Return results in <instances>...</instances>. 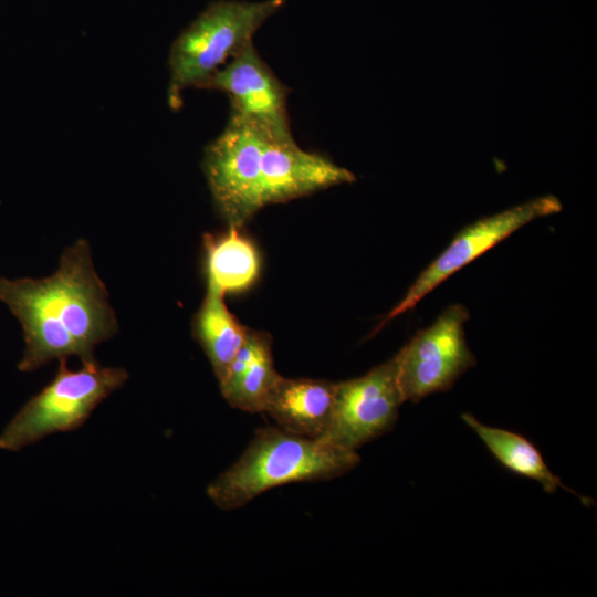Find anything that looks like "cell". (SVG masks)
<instances>
[{"instance_id": "obj_15", "label": "cell", "mask_w": 597, "mask_h": 597, "mask_svg": "<svg viewBox=\"0 0 597 597\" xmlns=\"http://www.w3.org/2000/svg\"><path fill=\"white\" fill-rule=\"evenodd\" d=\"M243 326L229 311L224 296L207 291L193 315L192 337L205 352L212 370L220 381L247 337Z\"/></svg>"}, {"instance_id": "obj_3", "label": "cell", "mask_w": 597, "mask_h": 597, "mask_svg": "<svg viewBox=\"0 0 597 597\" xmlns=\"http://www.w3.org/2000/svg\"><path fill=\"white\" fill-rule=\"evenodd\" d=\"M284 0H217L208 4L171 44L168 103L181 105V94L202 85L230 60L253 44L255 32Z\"/></svg>"}, {"instance_id": "obj_14", "label": "cell", "mask_w": 597, "mask_h": 597, "mask_svg": "<svg viewBox=\"0 0 597 597\" xmlns=\"http://www.w3.org/2000/svg\"><path fill=\"white\" fill-rule=\"evenodd\" d=\"M461 419L509 471L538 482L547 493H554L562 488L577 496L585 506L593 505L591 499L582 496L563 484L546 465L538 449L525 437L506 429L486 426L468 412L462 413Z\"/></svg>"}, {"instance_id": "obj_7", "label": "cell", "mask_w": 597, "mask_h": 597, "mask_svg": "<svg viewBox=\"0 0 597 597\" xmlns=\"http://www.w3.org/2000/svg\"><path fill=\"white\" fill-rule=\"evenodd\" d=\"M562 209L552 195L534 198L481 218L460 230L451 243L418 275L404 298L383 318L373 335L400 314L415 307L439 284L528 222Z\"/></svg>"}, {"instance_id": "obj_5", "label": "cell", "mask_w": 597, "mask_h": 597, "mask_svg": "<svg viewBox=\"0 0 597 597\" xmlns=\"http://www.w3.org/2000/svg\"><path fill=\"white\" fill-rule=\"evenodd\" d=\"M266 138L252 125L229 116L222 133L207 145L202 169L228 227L241 229L261 208V157Z\"/></svg>"}, {"instance_id": "obj_10", "label": "cell", "mask_w": 597, "mask_h": 597, "mask_svg": "<svg viewBox=\"0 0 597 597\" xmlns=\"http://www.w3.org/2000/svg\"><path fill=\"white\" fill-rule=\"evenodd\" d=\"M355 175L331 159L302 149L294 139H266L261 157L263 207L352 184Z\"/></svg>"}, {"instance_id": "obj_8", "label": "cell", "mask_w": 597, "mask_h": 597, "mask_svg": "<svg viewBox=\"0 0 597 597\" xmlns=\"http://www.w3.org/2000/svg\"><path fill=\"white\" fill-rule=\"evenodd\" d=\"M404 402L396 354L360 377L336 383L333 419L323 440L356 451L394 427Z\"/></svg>"}, {"instance_id": "obj_6", "label": "cell", "mask_w": 597, "mask_h": 597, "mask_svg": "<svg viewBox=\"0 0 597 597\" xmlns=\"http://www.w3.org/2000/svg\"><path fill=\"white\" fill-rule=\"evenodd\" d=\"M469 318L464 305H450L397 353L405 401L418 402L431 394L452 388L457 379L476 364L464 335Z\"/></svg>"}, {"instance_id": "obj_1", "label": "cell", "mask_w": 597, "mask_h": 597, "mask_svg": "<svg viewBox=\"0 0 597 597\" xmlns=\"http://www.w3.org/2000/svg\"><path fill=\"white\" fill-rule=\"evenodd\" d=\"M0 301L24 333L21 371L70 356L94 362L95 346L117 332L108 293L84 239L64 250L57 270L49 277L9 280L0 275Z\"/></svg>"}, {"instance_id": "obj_12", "label": "cell", "mask_w": 597, "mask_h": 597, "mask_svg": "<svg viewBox=\"0 0 597 597\" xmlns=\"http://www.w3.org/2000/svg\"><path fill=\"white\" fill-rule=\"evenodd\" d=\"M280 378L274 367L271 335L248 327L244 343L219 381V387L231 407L263 413Z\"/></svg>"}, {"instance_id": "obj_4", "label": "cell", "mask_w": 597, "mask_h": 597, "mask_svg": "<svg viewBox=\"0 0 597 597\" xmlns=\"http://www.w3.org/2000/svg\"><path fill=\"white\" fill-rule=\"evenodd\" d=\"M128 379L121 367H103L96 360L72 370L60 360L54 378L30 398L0 433V449L19 451L54 432L77 429L95 407Z\"/></svg>"}, {"instance_id": "obj_9", "label": "cell", "mask_w": 597, "mask_h": 597, "mask_svg": "<svg viewBox=\"0 0 597 597\" xmlns=\"http://www.w3.org/2000/svg\"><path fill=\"white\" fill-rule=\"evenodd\" d=\"M201 88L227 94L230 116L252 125L266 139H294L286 107L289 88L260 56L254 44L214 72Z\"/></svg>"}, {"instance_id": "obj_11", "label": "cell", "mask_w": 597, "mask_h": 597, "mask_svg": "<svg viewBox=\"0 0 597 597\" xmlns=\"http://www.w3.org/2000/svg\"><path fill=\"white\" fill-rule=\"evenodd\" d=\"M336 383L282 377L263 413L281 430L310 439H323L334 412Z\"/></svg>"}, {"instance_id": "obj_13", "label": "cell", "mask_w": 597, "mask_h": 597, "mask_svg": "<svg viewBox=\"0 0 597 597\" xmlns=\"http://www.w3.org/2000/svg\"><path fill=\"white\" fill-rule=\"evenodd\" d=\"M220 234H205L207 291L226 295L251 287L260 273V255L252 241L238 228Z\"/></svg>"}, {"instance_id": "obj_2", "label": "cell", "mask_w": 597, "mask_h": 597, "mask_svg": "<svg viewBox=\"0 0 597 597\" xmlns=\"http://www.w3.org/2000/svg\"><path fill=\"white\" fill-rule=\"evenodd\" d=\"M360 461L356 451L323 439L259 428L240 458L207 488L221 510H235L270 489L293 482H318L341 476Z\"/></svg>"}]
</instances>
